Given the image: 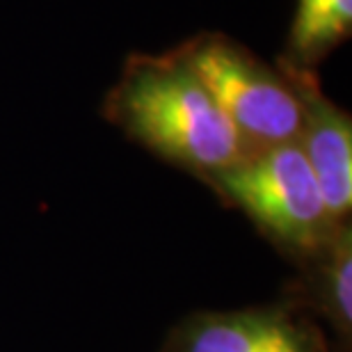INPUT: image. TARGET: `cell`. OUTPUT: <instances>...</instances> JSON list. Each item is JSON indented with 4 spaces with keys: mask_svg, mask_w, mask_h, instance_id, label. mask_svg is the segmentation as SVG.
Wrapping results in <instances>:
<instances>
[{
    "mask_svg": "<svg viewBox=\"0 0 352 352\" xmlns=\"http://www.w3.org/2000/svg\"><path fill=\"white\" fill-rule=\"evenodd\" d=\"M277 62L291 76L302 101V131L298 142L318 181L329 215L341 222L352 208L350 115L322 94L316 69L295 67L284 58Z\"/></svg>",
    "mask_w": 352,
    "mask_h": 352,
    "instance_id": "obj_4",
    "label": "cell"
},
{
    "mask_svg": "<svg viewBox=\"0 0 352 352\" xmlns=\"http://www.w3.org/2000/svg\"><path fill=\"white\" fill-rule=\"evenodd\" d=\"M352 34V0H298L286 53L295 67L316 69Z\"/></svg>",
    "mask_w": 352,
    "mask_h": 352,
    "instance_id": "obj_6",
    "label": "cell"
},
{
    "mask_svg": "<svg viewBox=\"0 0 352 352\" xmlns=\"http://www.w3.org/2000/svg\"><path fill=\"white\" fill-rule=\"evenodd\" d=\"M105 115L170 163L213 176L252 156L213 94L179 55H131Z\"/></svg>",
    "mask_w": 352,
    "mask_h": 352,
    "instance_id": "obj_1",
    "label": "cell"
},
{
    "mask_svg": "<svg viewBox=\"0 0 352 352\" xmlns=\"http://www.w3.org/2000/svg\"><path fill=\"white\" fill-rule=\"evenodd\" d=\"M181 352H314L311 341L286 316L234 311L199 318Z\"/></svg>",
    "mask_w": 352,
    "mask_h": 352,
    "instance_id": "obj_5",
    "label": "cell"
},
{
    "mask_svg": "<svg viewBox=\"0 0 352 352\" xmlns=\"http://www.w3.org/2000/svg\"><path fill=\"white\" fill-rule=\"evenodd\" d=\"M332 263H329V302L334 316L346 329L352 320V243L350 231L339 229L332 243Z\"/></svg>",
    "mask_w": 352,
    "mask_h": 352,
    "instance_id": "obj_7",
    "label": "cell"
},
{
    "mask_svg": "<svg viewBox=\"0 0 352 352\" xmlns=\"http://www.w3.org/2000/svg\"><path fill=\"white\" fill-rule=\"evenodd\" d=\"M210 181L272 241L291 250L316 252L341 229L329 215L300 142L252 153Z\"/></svg>",
    "mask_w": 352,
    "mask_h": 352,
    "instance_id": "obj_3",
    "label": "cell"
},
{
    "mask_svg": "<svg viewBox=\"0 0 352 352\" xmlns=\"http://www.w3.org/2000/svg\"><path fill=\"white\" fill-rule=\"evenodd\" d=\"M174 53L213 94L252 153L300 140L302 101L279 62L272 67L220 32L197 34Z\"/></svg>",
    "mask_w": 352,
    "mask_h": 352,
    "instance_id": "obj_2",
    "label": "cell"
}]
</instances>
